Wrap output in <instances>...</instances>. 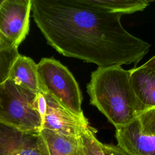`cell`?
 I'll return each mask as SVG.
<instances>
[{
    "instance_id": "obj_1",
    "label": "cell",
    "mask_w": 155,
    "mask_h": 155,
    "mask_svg": "<svg viewBox=\"0 0 155 155\" xmlns=\"http://www.w3.org/2000/svg\"><path fill=\"white\" fill-rule=\"evenodd\" d=\"M34 21L48 45L64 56L100 68L136 65L151 44L130 33L122 15L79 0H31Z\"/></svg>"
},
{
    "instance_id": "obj_2",
    "label": "cell",
    "mask_w": 155,
    "mask_h": 155,
    "mask_svg": "<svg viewBox=\"0 0 155 155\" xmlns=\"http://www.w3.org/2000/svg\"><path fill=\"white\" fill-rule=\"evenodd\" d=\"M130 73L120 66L98 67L87 85L90 104L116 129L129 124L147 110L131 87Z\"/></svg>"
},
{
    "instance_id": "obj_3",
    "label": "cell",
    "mask_w": 155,
    "mask_h": 155,
    "mask_svg": "<svg viewBox=\"0 0 155 155\" xmlns=\"http://www.w3.org/2000/svg\"><path fill=\"white\" fill-rule=\"evenodd\" d=\"M37 96L8 78L0 83V123L23 132H40L42 121Z\"/></svg>"
},
{
    "instance_id": "obj_4",
    "label": "cell",
    "mask_w": 155,
    "mask_h": 155,
    "mask_svg": "<svg viewBox=\"0 0 155 155\" xmlns=\"http://www.w3.org/2000/svg\"><path fill=\"white\" fill-rule=\"evenodd\" d=\"M41 92L48 94L62 107L84 116L82 96L79 87L68 69L53 58H42L37 64Z\"/></svg>"
},
{
    "instance_id": "obj_5",
    "label": "cell",
    "mask_w": 155,
    "mask_h": 155,
    "mask_svg": "<svg viewBox=\"0 0 155 155\" xmlns=\"http://www.w3.org/2000/svg\"><path fill=\"white\" fill-rule=\"evenodd\" d=\"M117 145L132 155H155V107L116 129Z\"/></svg>"
},
{
    "instance_id": "obj_6",
    "label": "cell",
    "mask_w": 155,
    "mask_h": 155,
    "mask_svg": "<svg viewBox=\"0 0 155 155\" xmlns=\"http://www.w3.org/2000/svg\"><path fill=\"white\" fill-rule=\"evenodd\" d=\"M31 0H4L0 6V32L16 47L29 31Z\"/></svg>"
},
{
    "instance_id": "obj_7",
    "label": "cell",
    "mask_w": 155,
    "mask_h": 155,
    "mask_svg": "<svg viewBox=\"0 0 155 155\" xmlns=\"http://www.w3.org/2000/svg\"><path fill=\"white\" fill-rule=\"evenodd\" d=\"M44 95L47 109L42 119V129H47L65 136L79 137L90 128L91 126L84 115H76L62 107L49 95Z\"/></svg>"
},
{
    "instance_id": "obj_8",
    "label": "cell",
    "mask_w": 155,
    "mask_h": 155,
    "mask_svg": "<svg viewBox=\"0 0 155 155\" xmlns=\"http://www.w3.org/2000/svg\"><path fill=\"white\" fill-rule=\"evenodd\" d=\"M0 155H44L40 132H23L0 123Z\"/></svg>"
},
{
    "instance_id": "obj_9",
    "label": "cell",
    "mask_w": 155,
    "mask_h": 155,
    "mask_svg": "<svg viewBox=\"0 0 155 155\" xmlns=\"http://www.w3.org/2000/svg\"><path fill=\"white\" fill-rule=\"evenodd\" d=\"M40 136L44 155H88L82 136H65L44 128Z\"/></svg>"
},
{
    "instance_id": "obj_10",
    "label": "cell",
    "mask_w": 155,
    "mask_h": 155,
    "mask_svg": "<svg viewBox=\"0 0 155 155\" xmlns=\"http://www.w3.org/2000/svg\"><path fill=\"white\" fill-rule=\"evenodd\" d=\"M8 78L33 93L38 94L41 92L37 64L29 57L19 54L9 70Z\"/></svg>"
},
{
    "instance_id": "obj_11",
    "label": "cell",
    "mask_w": 155,
    "mask_h": 155,
    "mask_svg": "<svg viewBox=\"0 0 155 155\" xmlns=\"http://www.w3.org/2000/svg\"><path fill=\"white\" fill-rule=\"evenodd\" d=\"M130 71V82L138 99L147 109L155 107V71L143 65Z\"/></svg>"
},
{
    "instance_id": "obj_12",
    "label": "cell",
    "mask_w": 155,
    "mask_h": 155,
    "mask_svg": "<svg viewBox=\"0 0 155 155\" xmlns=\"http://www.w3.org/2000/svg\"><path fill=\"white\" fill-rule=\"evenodd\" d=\"M98 10L120 15L143 11L153 1L148 0H79Z\"/></svg>"
},
{
    "instance_id": "obj_13",
    "label": "cell",
    "mask_w": 155,
    "mask_h": 155,
    "mask_svg": "<svg viewBox=\"0 0 155 155\" xmlns=\"http://www.w3.org/2000/svg\"><path fill=\"white\" fill-rule=\"evenodd\" d=\"M18 48L0 32V83L8 78L9 70L19 55Z\"/></svg>"
},
{
    "instance_id": "obj_14",
    "label": "cell",
    "mask_w": 155,
    "mask_h": 155,
    "mask_svg": "<svg viewBox=\"0 0 155 155\" xmlns=\"http://www.w3.org/2000/svg\"><path fill=\"white\" fill-rule=\"evenodd\" d=\"M96 130L90 127L82 136L88 155H105L102 149V143L96 136Z\"/></svg>"
},
{
    "instance_id": "obj_15",
    "label": "cell",
    "mask_w": 155,
    "mask_h": 155,
    "mask_svg": "<svg viewBox=\"0 0 155 155\" xmlns=\"http://www.w3.org/2000/svg\"><path fill=\"white\" fill-rule=\"evenodd\" d=\"M102 149L105 155H132L117 144L102 143Z\"/></svg>"
},
{
    "instance_id": "obj_16",
    "label": "cell",
    "mask_w": 155,
    "mask_h": 155,
    "mask_svg": "<svg viewBox=\"0 0 155 155\" xmlns=\"http://www.w3.org/2000/svg\"><path fill=\"white\" fill-rule=\"evenodd\" d=\"M37 107L38 112L41 116V117L42 119L45 114L46 109H47V102L45 95L42 92H40L38 94L37 96Z\"/></svg>"
},
{
    "instance_id": "obj_17",
    "label": "cell",
    "mask_w": 155,
    "mask_h": 155,
    "mask_svg": "<svg viewBox=\"0 0 155 155\" xmlns=\"http://www.w3.org/2000/svg\"><path fill=\"white\" fill-rule=\"evenodd\" d=\"M144 66L147 67L151 69H152L154 71H155V56L149 59L147 62H146L144 64Z\"/></svg>"
},
{
    "instance_id": "obj_18",
    "label": "cell",
    "mask_w": 155,
    "mask_h": 155,
    "mask_svg": "<svg viewBox=\"0 0 155 155\" xmlns=\"http://www.w3.org/2000/svg\"><path fill=\"white\" fill-rule=\"evenodd\" d=\"M3 1L4 0H0V6H1V4L2 3V2H3Z\"/></svg>"
}]
</instances>
